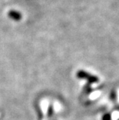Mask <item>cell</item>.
I'll list each match as a JSON object with an SVG mask.
<instances>
[{"instance_id":"cell-1","label":"cell","mask_w":119,"mask_h":120,"mask_svg":"<svg viewBox=\"0 0 119 120\" xmlns=\"http://www.w3.org/2000/svg\"><path fill=\"white\" fill-rule=\"evenodd\" d=\"M77 76L80 79H87L89 82L90 83H95V82H98V79L95 77L94 75H90L88 73L85 72L84 71H80L77 73Z\"/></svg>"},{"instance_id":"cell-2","label":"cell","mask_w":119,"mask_h":120,"mask_svg":"<svg viewBox=\"0 0 119 120\" xmlns=\"http://www.w3.org/2000/svg\"><path fill=\"white\" fill-rule=\"evenodd\" d=\"M8 16L15 21H18L22 19V15L20 14V12H17V11L15 10H11L8 13Z\"/></svg>"},{"instance_id":"cell-3","label":"cell","mask_w":119,"mask_h":120,"mask_svg":"<svg viewBox=\"0 0 119 120\" xmlns=\"http://www.w3.org/2000/svg\"><path fill=\"white\" fill-rule=\"evenodd\" d=\"M103 120H111V116H110V114H105L103 116Z\"/></svg>"}]
</instances>
